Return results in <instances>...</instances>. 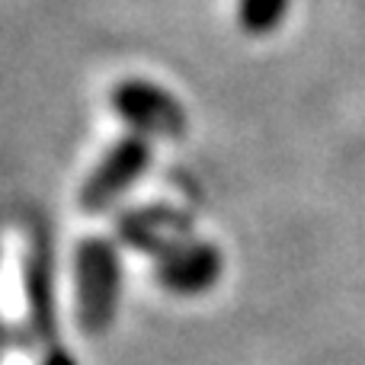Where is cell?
I'll use <instances>...</instances> for the list:
<instances>
[{
    "label": "cell",
    "instance_id": "3",
    "mask_svg": "<svg viewBox=\"0 0 365 365\" xmlns=\"http://www.w3.org/2000/svg\"><path fill=\"white\" fill-rule=\"evenodd\" d=\"M151 164V145L145 135H128L119 145L106 151V158L96 164V170L87 177L81 189V205L83 208H106L115 202L141 173Z\"/></svg>",
    "mask_w": 365,
    "mask_h": 365
},
{
    "label": "cell",
    "instance_id": "4",
    "mask_svg": "<svg viewBox=\"0 0 365 365\" xmlns=\"http://www.w3.org/2000/svg\"><path fill=\"white\" fill-rule=\"evenodd\" d=\"M221 259L208 244H195V240H180L160 257V282L167 289L180 292V295H195V292L208 289L218 279Z\"/></svg>",
    "mask_w": 365,
    "mask_h": 365
},
{
    "label": "cell",
    "instance_id": "2",
    "mask_svg": "<svg viewBox=\"0 0 365 365\" xmlns=\"http://www.w3.org/2000/svg\"><path fill=\"white\" fill-rule=\"evenodd\" d=\"M119 289V259L103 240H87L77 253V311L87 330H100L109 321Z\"/></svg>",
    "mask_w": 365,
    "mask_h": 365
},
{
    "label": "cell",
    "instance_id": "1",
    "mask_svg": "<svg viewBox=\"0 0 365 365\" xmlns=\"http://www.w3.org/2000/svg\"><path fill=\"white\" fill-rule=\"evenodd\" d=\"M113 109L122 122L145 138H177L186 132V109L173 93L158 87L154 81L128 77L113 87Z\"/></svg>",
    "mask_w": 365,
    "mask_h": 365
},
{
    "label": "cell",
    "instance_id": "6",
    "mask_svg": "<svg viewBox=\"0 0 365 365\" xmlns=\"http://www.w3.org/2000/svg\"><path fill=\"white\" fill-rule=\"evenodd\" d=\"M42 365H71V359H68V356H58V353H55V356H48V359H45Z\"/></svg>",
    "mask_w": 365,
    "mask_h": 365
},
{
    "label": "cell",
    "instance_id": "5",
    "mask_svg": "<svg viewBox=\"0 0 365 365\" xmlns=\"http://www.w3.org/2000/svg\"><path fill=\"white\" fill-rule=\"evenodd\" d=\"M292 0H237V23L250 36H266L279 29L282 19L289 16Z\"/></svg>",
    "mask_w": 365,
    "mask_h": 365
}]
</instances>
